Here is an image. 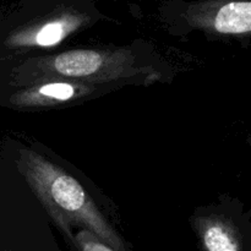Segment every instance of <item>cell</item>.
Wrapping results in <instances>:
<instances>
[{
    "label": "cell",
    "instance_id": "6",
    "mask_svg": "<svg viewBox=\"0 0 251 251\" xmlns=\"http://www.w3.org/2000/svg\"><path fill=\"white\" fill-rule=\"evenodd\" d=\"M88 90L82 85L69 82H50L41 85L22 95L24 103L29 105H44L49 103L65 102L75 98V96L85 95Z\"/></svg>",
    "mask_w": 251,
    "mask_h": 251
},
{
    "label": "cell",
    "instance_id": "5",
    "mask_svg": "<svg viewBox=\"0 0 251 251\" xmlns=\"http://www.w3.org/2000/svg\"><path fill=\"white\" fill-rule=\"evenodd\" d=\"M198 228L206 251H244L237 230L227 221L216 217L202 218Z\"/></svg>",
    "mask_w": 251,
    "mask_h": 251
},
{
    "label": "cell",
    "instance_id": "8",
    "mask_svg": "<svg viewBox=\"0 0 251 251\" xmlns=\"http://www.w3.org/2000/svg\"><path fill=\"white\" fill-rule=\"evenodd\" d=\"M249 141H250V145H251V137H250V140H249Z\"/></svg>",
    "mask_w": 251,
    "mask_h": 251
},
{
    "label": "cell",
    "instance_id": "7",
    "mask_svg": "<svg viewBox=\"0 0 251 251\" xmlns=\"http://www.w3.org/2000/svg\"><path fill=\"white\" fill-rule=\"evenodd\" d=\"M75 243L80 251H115L93 233L82 229L77 233L75 238Z\"/></svg>",
    "mask_w": 251,
    "mask_h": 251
},
{
    "label": "cell",
    "instance_id": "1",
    "mask_svg": "<svg viewBox=\"0 0 251 251\" xmlns=\"http://www.w3.org/2000/svg\"><path fill=\"white\" fill-rule=\"evenodd\" d=\"M22 166L33 193L68 237L71 227L78 226L115 251H125L119 235L76 179L33 151L24 152Z\"/></svg>",
    "mask_w": 251,
    "mask_h": 251
},
{
    "label": "cell",
    "instance_id": "3",
    "mask_svg": "<svg viewBox=\"0 0 251 251\" xmlns=\"http://www.w3.org/2000/svg\"><path fill=\"white\" fill-rule=\"evenodd\" d=\"M191 26L225 36L251 37V0H205L189 5Z\"/></svg>",
    "mask_w": 251,
    "mask_h": 251
},
{
    "label": "cell",
    "instance_id": "2",
    "mask_svg": "<svg viewBox=\"0 0 251 251\" xmlns=\"http://www.w3.org/2000/svg\"><path fill=\"white\" fill-rule=\"evenodd\" d=\"M46 73L69 78L105 81L126 74L131 56L125 51H105L95 49H74L42 60Z\"/></svg>",
    "mask_w": 251,
    "mask_h": 251
},
{
    "label": "cell",
    "instance_id": "4",
    "mask_svg": "<svg viewBox=\"0 0 251 251\" xmlns=\"http://www.w3.org/2000/svg\"><path fill=\"white\" fill-rule=\"evenodd\" d=\"M83 22V19L76 15H63L58 19L50 20L38 27V29H31L24 32L16 38V42L21 46H38L51 47L63 41L69 33L77 28Z\"/></svg>",
    "mask_w": 251,
    "mask_h": 251
}]
</instances>
